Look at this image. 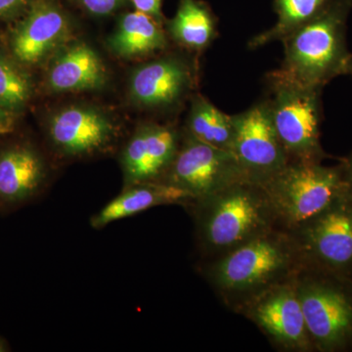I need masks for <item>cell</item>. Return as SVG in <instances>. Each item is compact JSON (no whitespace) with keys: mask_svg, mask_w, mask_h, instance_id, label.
<instances>
[{"mask_svg":"<svg viewBox=\"0 0 352 352\" xmlns=\"http://www.w3.org/2000/svg\"><path fill=\"white\" fill-rule=\"evenodd\" d=\"M53 144L68 156H85L103 151L116 138V126L104 113L87 107H69L50 122Z\"/></svg>","mask_w":352,"mask_h":352,"instance_id":"obj_12","label":"cell"},{"mask_svg":"<svg viewBox=\"0 0 352 352\" xmlns=\"http://www.w3.org/2000/svg\"><path fill=\"white\" fill-rule=\"evenodd\" d=\"M9 110L0 105V134H6L13 131L14 120Z\"/></svg>","mask_w":352,"mask_h":352,"instance_id":"obj_27","label":"cell"},{"mask_svg":"<svg viewBox=\"0 0 352 352\" xmlns=\"http://www.w3.org/2000/svg\"><path fill=\"white\" fill-rule=\"evenodd\" d=\"M352 0H331L320 14L282 39L281 69L305 85L323 88L346 75L351 55L346 45V23Z\"/></svg>","mask_w":352,"mask_h":352,"instance_id":"obj_3","label":"cell"},{"mask_svg":"<svg viewBox=\"0 0 352 352\" xmlns=\"http://www.w3.org/2000/svg\"><path fill=\"white\" fill-rule=\"evenodd\" d=\"M302 267L293 236L274 228L226 254L207 259L201 271L223 305L239 314L248 303L293 279Z\"/></svg>","mask_w":352,"mask_h":352,"instance_id":"obj_1","label":"cell"},{"mask_svg":"<svg viewBox=\"0 0 352 352\" xmlns=\"http://www.w3.org/2000/svg\"><path fill=\"white\" fill-rule=\"evenodd\" d=\"M296 276L264 292L239 314L252 322L278 351L314 352L296 293Z\"/></svg>","mask_w":352,"mask_h":352,"instance_id":"obj_9","label":"cell"},{"mask_svg":"<svg viewBox=\"0 0 352 352\" xmlns=\"http://www.w3.org/2000/svg\"><path fill=\"white\" fill-rule=\"evenodd\" d=\"M67 31L68 22L58 7L46 0L36 2L14 32V55L23 63H38L62 41Z\"/></svg>","mask_w":352,"mask_h":352,"instance_id":"obj_14","label":"cell"},{"mask_svg":"<svg viewBox=\"0 0 352 352\" xmlns=\"http://www.w3.org/2000/svg\"><path fill=\"white\" fill-rule=\"evenodd\" d=\"M271 120L289 162L322 163L328 155L320 140L323 88L298 82L275 69L267 75Z\"/></svg>","mask_w":352,"mask_h":352,"instance_id":"obj_4","label":"cell"},{"mask_svg":"<svg viewBox=\"0 0 352 352\" xmlns=\"http://www.w3.org/2000/svg\"><path fill=\"white\" fill-rule=\"evenodd\" d=\"M136 10L147 14L157 21L161 19L162 0H132Z\"/></svg>","mask_w":352,"mask_h":352,"instance_id":"obj_24","label":"cell"},{"mask_svg":"<svg viewBox=\"0 0 352 352\" xmlns=\"http://www.w3.org/2000/svg\"><path fill=\"white\" fill-rule=\"evenodd\" d=\"M30 78L19 67L0 57V105L12 111L25 105L31 96Z\"/></svg>","mask_w":352,"mask_h":352,"instance_id":"obj_22","label":"cell"},{"mask_svg":"<svg viewBox=\"0 0 352 352\" xmlns=\"http://www.w3.org/2000/svg\"><path fill=\"white\" fill-rule=\"evenodd\" d=\"M346 75L352 76V55L351 59H349V65H347Z\"/></svg>","mask_w":352,"mask_h":352,"instance_id":"obj_28","label":"cell"},{"mask_svg":"<svg viewBox=\"0 0 352 352\" xmlns=\"http://www.w3.org/2000/svg\"><path fill=\"white\" fill-rule=\"evenodd\" d=\"M330 2L331 0H275L276 24L252 38L249 47L256 50L273 41H282L292 32L316 17Z\"/></svg>","mask_w":352,"mask_h":352,"instance_id":"obj_21","label":"cell"},{"mask_svg":"<svg viewBox=\"0 0 352 352\" xmlns=\"http://www.w3.org/2000/svg\"><path fill=\"white\" fill-rule=\"evenodd\" d=\"M44 178L41 157L29 148H14L0 155V198L22 201L32 196Z\"/></svg>","mask_w":352,"mask_h":352,"instance_id":"obj_17","label":"cell"},{"mask_svg":"<svg viewBox=\"0 0 352 352\" xmlns=\"http://www.w3.org/2000/svg\"><path fill=\"white\" fill-rule=\"evenodd\" d=\"M194 199L183 190L166 182L138 183L126 187L120 195L108 203L91 219L92 227L102 228L117 220L133 217L159 206L189 207Z\"/></svg>","mask_w":352,"mask_h":352,"instance_id":"obj_15","label":"cell"},{"mask_svg":"<svg viewBox=\"0 0 352 352\" xmlns=\"http://www.w3.org/2000/svg\"><path fill=\"white\" fill-rule=\"evenodd\" d=\"M27 1L28 0H0V17L16 12L22 8Z\"/></svg>","mask_w":352,"mask_h":352,"instance_id":"obj_26","label":"cell"},{"mask_svg":"<svg viewBox=\"0 0 352 352\" xmlns=\"http://www.w3.org/2000/svg\"><path fill=\"white\" fill-rule=\"evenodd\" d=\"M191 69L179 58L168 56L139 67L131 80L134 100L145 107L175 105L189 91Z\"/></svg>","mask_w":352,"mask_h":352,"instance_id":"obj_13","label":"cell"},{"mask_svg":"<svg viewBox=\"0 0 352 352\" xmlns=\"http://www.w3.org/2000/svg\"><path fill=\"white\" fill-rule=\"evenodd\" d=\"M340 164L346 188L352 197V153L349 156L340 159Z\"/></svg>","mask_w":352,"mask_h":352,"instance_id":"obj_25","label":"cell"},{"mask_svg":"<svg viewBox=\"0 0 352 352\" xmlns=\"http://www.w3.org/2000/svg\"><path fill=\"white\" fill-rule=\"evenodd\" d=\"M180 140L173 126L152 124L140 127L122 152L126 187L162 182L175 160Z\"/></svg>","mask_w":352,"mask_h":352,"instance_id":"obj_11","label":"cell"},{"mask_svg":"<svg viewBox=\"0 0 352 352\" xmlns=\"http://www.w3.org/2000/svg\"><path fill=\"white\" fill-rule=\"evenodd\" d=\"M106 82V69L97 53L85 43L71 46L58 56L48 75L54 91L97 89Z\"/></svg>","mask_w":352,"mask_h":352,"instance_id":"obj_16","label":"cell"},{"mask_svg":"<svg viewBox=\"0 0 352 352\" xmlns=\"http://www.w3.org/2000/svg\"><path fill=\"white\" fill-rule=\"evenodd\" d=\"M289 234L300 250L303 266L352 278V197L346 188Z\"/></svg>","mask_w":352,"mask_h":352,"instance_id":"obj_7","label":"cell"},{"mask_svg":"<svg viewBox=\"0 0 352 352\" xmlns=\"http://www.w3.org/2000/svg\"><path fill=\"white\" fill-rule=\"evenodd\" d=\"M186 133L206 144L230 151L234 126L232 116L226 115L201 95L192 100Z\"/></svg>","mask_w":352,"mask_h":352,"instance_id":"obj_20","label":"cell"},{"mask_svg":"<svg viewBox=\"0 0 352 352\" xmlns=\"http://www.w3.org/2000/svg\"><path fill=\"white\" fill-rule=\"evenodd\" d=\"M243 179L249 178L232 152L206 144L186 133L162 182L183 190L196 201Z\"/></svg>","mask_w":352,"mask_h":352,"instance_id":"obj_8","label":"cell"},{"mask_svg":"<svg viewBox=\"0 0 352 352\" xmlns=\"http://www.w3.org/2000/svg\"><path fill=\"white\" fill-rule=\"evenodd\" d=\"M272 208L278 228L292 233L330 205L346 188L340 164L289 162L261 184Z\"/></svg>","mask_w":352,"mask_h":352,"instance_id":"obj_6","label":"cell"},{"mask_svg":"<svg viewBox=\"0 0 352 352\" xmlns=\"http://www.w3.org/2000/svg\"><path fill=\"white\" fill-rule=\"evenodd\" d=\"M82 6L94 15L105 16L122 6L124 0H80Z\"/></svg>","mask_w":352,"mask_h":352,"instance_id":"obj_23","label":"cell"},{"mask_svg":"<svg viewBox=\"0 0 352 352\" xmlns=\"http://www.w3.org/2000/svg\"><path fill=\"white\" fill-rule=\"evenodd\" d=\"M109 43L120 56H143L166 48V38L155 18L136 11L122 18Z\"/></svg>","mask_w":352,"mask_h":352,"instance_id":"obj_18","label":"cell"},{"mask_svg":"<svg viewBox=\"0 0 352 352\" xmlns=\"http://www.w3.org/2000/svg\"><path fill=\"white\" fill-rule=\"evenodd\" d=\"M168 31L176 43L195 51L206 50L217 36L214 15L197 0L180 1L177 13L168 23Z\"/></svg>","mask_w":352,"mask_h":352,"instance_id":"obj_19","label":"cell"},{"mask_svg":"<svg viewBox=\"0 0 352 352\" xmlns=\"http://www.w3.org/2000/svg\"><path fill=\"white\" fill-rule=\"evenodd\" d=\"M232 154L252 182L263 184L289 163L271 120L266 100L232 116Z\"/></svg>","mask_w":352,"mask_h":352,"instance_id":"obj_10","label":"cell"},{"mask_svg":"<svg viewBox=\"0 0 352 352\" xmlns=\"http://www.w3.org/2000/svg\"><path fill=\"white\" fill-rule=\"evenodd\" d=\"M187 208H191L197 242L205 261L278 228L263 187L249 179L198 199Z\"/></svg>","mask_w":352,"mask_h":352,"instance_id":"obj_2","label":"cell"},{"mask_svg":"<svg viewBox=\"0 0 352 352\" xmlns=\"http://www.w3.org/2000/svg\"><path fill=\"white\" fill-rule=\"evenodd\" d=\"M296 288L315 351H352V278L303 266Z\"/></svg>","mask_w":352,"mask_h":352,"instance_id":"obj_5","label":"cell"}]
</instances>
